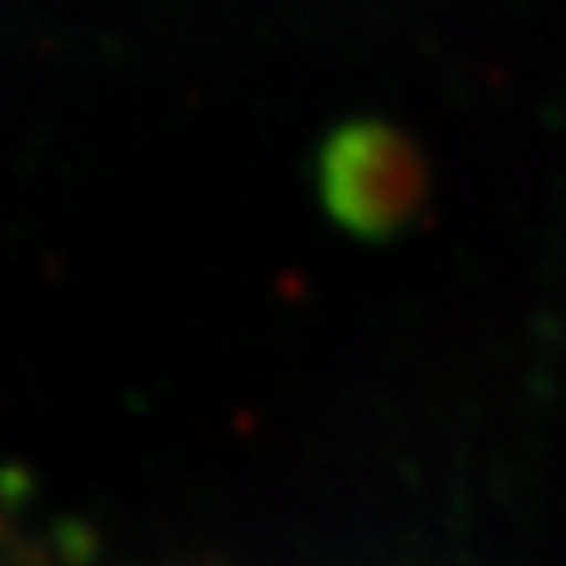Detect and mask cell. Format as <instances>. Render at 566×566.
<instances>
[{
  "mask_svg": "<svg viewBox=\"0 0 566 566\" xmlns=\"http://www.w3.org/2000/svg\"><path fill=\"white\" fill-rule=\"evenodd\" d=\"M326 192L339 219L379 223L410 197L406 157L392 144H384L379 134H348L326 161Z\"/></svg>",
  "mask_w": 566,
  "mask_h": 566,
  "instance_id": "obj_1",
  "label": "cell"
}]
</instances>
